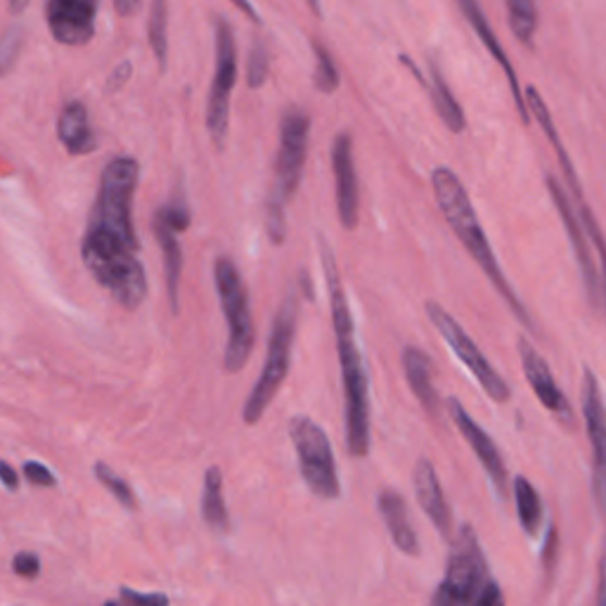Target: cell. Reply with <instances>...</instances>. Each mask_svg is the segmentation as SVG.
<instances>
[{
    "instance_id": "cell-20",
    "label": "cell",
    "mask_w": 606,
    "mask_h": 606,
    "mask_svg": "<svg viewBox=\"0 0 606 606\" xmlns=\"http://www.w3.org/2000/svg\"><path fill=\"white\" fill-rule=\"evenodd\" d=\"M376 507H380V515L384 519V527L392 535V541L398 552H403L406 557H420V537L410 521V511L403 495L396 493L394 488H384L376 497Z\"/></svg>"
},
{
    "instance_id": "cell-10",
    "label": "cell",
    "mask_w": 606,
    "mask_h": 606,
    "mask_svg": "<svg viewBox=\"0 0 606 606\" xmlns=\"http://www.w3.org/2000/svg\"><path fill=\"white\" fill-rule=\"evenodd\" d=\"M527 104H529V114H533V119L537 121V126H541L545 131V136L549 140V145L555 147V152H557V159H559V166L564 171V178H567V190L573 199V205L578 207V215H581V221H583V227H585V233L590 237V245L592 249L597 251V259H599V265H602V273H599V285H602V306L606 308V237L602 233V227H599V221L595 219V213H592L590 205H588V199L583 195V187H581V181H578V173L573 169V161L567 152V147H564L561 143V136H559V131L555 126V119H552L549 110H547V104L543 100L541 92H537L533 86L527 88Z\"/></svg>"
},
{
    "instance_id": "cell-42",
    "label": "cell",
    "mask_w": 606,
    "mask_h": 606,
    "mask_svg": "<svg viewBox=\"0 0 606 606\" xmlns=\"http://www.w3.org/2000/svg\"><path fill=\"white\" fill-rule=\"evenodd\" d=\"M231 3L239 10V12H245L247 20L253 22V24H261V15H259V10L253 8L251 0H231Z\"/></svg>"
},
{
    "instance_id": "cell-13",
    "label": "cell",
    "mask_w": 606,
    "mask_h": 606,
    "mask_svg": "<svg viewBox=\"0 0 606 606\" xmlns=\"http://www.w3.org/2000/svg\"><path fill=\"white\" fill-rule=\"evenodd\" d=\"M547 193L555 201L559 219L564 223V231L569 235L571 242V249L576 253V263L581 268V277H583V287L588 294V301L590 306H599L602 304V285H599V273H597V265L595 259H592V245H590V237L583 227L581 215L573 209V199L569 195L567 187H564L557 178L547 176Z\"/></svg>"
},
{
    "instance_id": "cell-22",
    "label": "cell",
    "mask_w": 606,
    "mask_h": 606,
    "mask_svg": "<svg viewBox=\"0 0 606 606\" xmlns=\"http://www.w3.org/2000/svg\"><path fill=\"white\" fill-rule=\"evenodd\" d=\"M403 372H406V380L410 384L412 396L420 400V406L429 415L441 412V398L434 386V366H431V358L417 346H406L403 348Z\"/></svg>"
},
{
    "instance_id": "cell-35",
    "label": "cell",
    "mask_w": 606,
    "mask_h": 606,
    "mask_svg": "<svg viewBox=\"0 0 606 606\" xmlns=\"http://www.w3.org/2000/svg\"><path fill=\"white\" fill-rule=\"evenodd\" d=\"M24 474H26V479H29V483H34V486H38V488H52L58 483L55 474H52L46 465L34 462V460L24 465Z\"/></svg>"
},
{
    "instance_id": "cell-28",
    "label": "cell",
    "mask_w": 606,
    "mask_h": 606,
    "mask_svg": "<svg viewBox=\"0 0 606 606\" xmlns=\"http://www.w3.org/2000/svg\"><path fill=\"white\" fill-rule=\"evenodd\" d=\"M509 26L521 46L531 48L537 32V5L535 0H505Z\"/></svg>"
},
{
    "instance_id": "cell-17",
    "label": "cell",
    "mask_w": 606,
    "mask_h": 606,
    "mask_svg": "<svg viewBox=\"0 0 606 606\" xmlns=\"http://www.w3.org/2000/svg\"><path fill=\"white\" fill-rule=\"evenodd\" d=\"M519 356H521L523 374H527V382L531 384L535 398L541 400V406L547 412L559 417L561 422H571L573 420L571 403L567 396H564L561 386L557 384L555 374H552L547 366V360L537 354L535 346L527 339H519Z\"/></svg>"
},
{
    "instance_id": "cell-33",
    "label": "cell",
    "mask_w": 606,
    "mask_h": 606,
    "mask_svg": "<svg viewBox=\"0 0 606 606\" xmlns=\"http://www.w3.org/2000/svg\"><path fill=\"white\" fill-rule=\"evenodd\" d=\"M154 219L166 223L176 233H183V231H187V225H190V209H187L183 197H173L154 213Z\"/></svg>"
},
{
    "instance_id": "cell-11",
    "label": "cell",
    "mask_w": 606,
    "mask_h": 606,
    "mask_svg": "<svg viewBox=\"0 0 606 606\" xmlns=\"http://www.w3.org/2000/svg\"><path fill=\"white\" fill-rule=\"evenodd\" d=\"M215 29V66L213 81L207 102V128L211 143L223 150L227 138V124H231V98L237 84V46L233 26L219 17L213 24Z\"/></svg>"
},
{
    "instance_id": "cell-6",
    "label": "cell",
    "mask_w": 606,
    "mask_h": 606,
    "mask_svg": "<svg viewBox=\"0 0 606 606\" xmlns=\"http://www.w3.org/2000/svg\"><path fill=\"white\" fill-rule=\"evenodd\" d=\"M296 313H299V299L296 292H289L287 299L282 301L280 311L273 320L271 339H268V351L261 376L256 380L251 394L245 403V422L256 424L263 417V412L271 406V400L277 396L282 382L289 372L292 362V344L296 332Z\"/></svg>"
},
{
    "instance_id": "cell-3",
    "label": "cell",
    "mask_w": 606,
    "mask_h": 606,
    "mask_svg": "<svg viewBox=\"0 0 606 606\" xmlns=\"http://www.w3.org/2000/svg\"><path fill=\"white\" fill-rule=\"evenodd\" d=\"M431 187H434L436 205L443 213V219H446V223L450 225V231L455 233V237L462 242L467 253L474 259V263L481 268L483 275L488 277L495 292L500 294V299L509 306L511 316H515L527 330H533L529 308L519 299L517 289L511 287V282L507 280L503 265L497 263V256L491 247L488 235H486V231H483L479 213H477L474 205H471L469 193H467L465 183L460 181V176H457V173L448 166H438L431 171Z\"/></svg>"
},
{
    "instance_id": "cell-41",
    "label": "cell",
    "mask_w": 606,
    "mask_h": 606,
    "mask_svg": "<svg viewBox=\"0 0 606 606\" xmlns=\"http://www.w3.org/2000/svg\"><path fill=\"white\" fill-rule=\"evenodd\" d=\"M140 8H143V0H114V10L119 17L138 15Z\"/></svg>"
},
{
    "instance_id": "cell-37",
    "label": "cell",
    "mask_w": 606,
    "mask_h": 606,
    "mask_svg": "<svg viewBox=\"0 0 606 606\" xmlns=\"http://www.w3.org/2000/svg\"><path fill=\"white\" fill-rule=\"evenodd\" d=\"M471 606H505V595H503V588L497 585L493 578L486 583V588H483L481 595L477 597V602L471 604Z\"/></svg>"
},
{
    "instance_id": "cell-38",
    "label": "cell",
    "mask_w": 606,
    "mask_h": 606,
    "mask_svg": "<svg viewBox=\"0 0 606 606\" xmlns=\"http://www.w3.org/2000/svg\"><path fill=\"white\" fill-rule=\"evenodd\" d=\"M131 72H133L131 62H121V64L116 66V70H114L112 78H110V81H107V90H110V92H114V90H119V88H124V84H126V81H128Z\"/></svg>"
},
{
    "instance_id": "cell-34",
    "label": "cell",
    "mask_w": 606,
    "mask_h": 606,
    "mask_svg": "<svg viewBox=\"0 0 606 606\" xmlns=\"http://www.w3.org/2000/svg\"><path fill=\"white\" fill-rule=\"evenodd\" d=\"M121 602L126 606H169V597L164 592H152V595H143V592H136L131 588H121L119 590Z\"/></svg>"
},
{
    "instance_id": "cell-1",
    "label": "cell",
    "mask_w": 606,
    "mask_h": 606,
    "mask_svg": "<svg viewBox=\"0 0 606 606\" xmlns=\"http://www.w3.org/2000/svg\"><path fill=\"white\" fill-rule=\"evenodd\" d=\"M138 178L140 164L133 157H114L102 169L96 207L81 242V259L90 275L128 311H136L147 296V275L133 231V195Z\"/></svg>"
},
{
    "instance_id": "cell-9",
    "label": "cell",
    "mask_w": 606,
    "mask_h": 606,
    "mask_svg": "<svg viewBox=\"0 0 606 606\" xmlns=\"http://www.w3.org/2000/svg\"><path fill=\"white\" fill-rule=\"evenodd\" d=\"M424 308H426V318H429L431 325L436 327V332L441 334V339L448 344L453 356L460 360L465 370L479 382V386L483 388V394H486L493 403H500V406L509 403L511 388H509L507 380L493 368V362L486 356H483L479 344L465 332L460 322H457L446 311V308H443L436 301H426Z\"/></svg>"
},
{
    "instance_id": "cell-15",
    "label": "cell",
    "mask_w": 606,
    "mask_h": 606,
    "mask_svg": "<svg viewBox=\"0 0 606 606\" xmlns=\"http://www.w3.org/2000/svg\"><path fill=\"white\" fill-rule=\"evenodd\" d=\"M100 0H46V24L62 46H86L96 34Z\"/></svg>"
},
{
    "instance_id": "cell-21",
    "label": "cell",
    "mask_w": 606,
    "mask_h": 606,
    "mask_svg": "<svg viewBox=\"0 0 606 606\" xmlns=\"http://www.w3.org/2000/svg\"><path fill=\"white\" fill-rule=\"evenodd\" d=\"M58 138L62 147L74 157L90 154L98 147V136L90 126L88 107L81 100H70L58 119Z\"/></svg>"
},
{
    "instance_id": "cell-27",
    "label": "cell",
    "mask_w": 606,
    "mask_h": 606,
    "mask_svg": "<svg viewBox=\"0 0 606 606\" xmlns=\"http://www.w3.org/2000/svg\"><path fill=\"white\" fill-rule=\"evenodd\" d=\"M147 36L161 72H166L169 60V0H152L150 17H147Z\"/></svg>"
},
{
    "instance_id": "cell-45",
    "label": "cell",
    "mask_w": 606,
    "mask_h": 606,
    "mask_svg": "<svg viewBox=\"0 0 606 606\" xmlns=\"http://www.w3.org/2000/svg\"><path fill=\"white\" fill-rule=\"evenodd\" d=\"M102 606H126L124 602H104Z\"/></svg>"
},
{
    "instance_id": "cell-14",
    "label": "cell",
    "mask_w": 606,
    "mask_h": 606,
    "mask_svg": "<svg viewBox=\"0 0 606 606\" xmlns=\"http://www.w3.org/2000/svg\"><path fill=\"white\" fill-rule=\"evenodd\" d=\"M446 408H448V415H450L453 424L457 426V431H460L462 438L469 443V448H471V453L477 455V460L481 462L483 471H486V474H488L495 493L500 495L503 500H507V493H509L511 481H509L507 465H505V460H503V453L497 450L495 441L491 438L488 431L483 429V426L474 420V417H471V415L467 412V408L462 406L460 400H457V398H448V400H446Z\"/></svg>"
},
{
    "instance_id": "cell-23",
    "label": "cell",
    "mask_w": 606,
    "mask_h": 606,
    "mask_svg": "<svg viewBox=\"0 0 606 606\" xmlns=\"http://www.w3.org/2000/svg\"><path fill=\"white\" fill-rule=\"evenodd\" d=\"M424 88L429 92L431 104H434L436 114L441 116L443 124H446V128L450 133H462L467 128L465 110H462V104L457 102V98L453 96L450 86L446 84V78H443L441 70L434 62H429V78H426Z\"/></svg>"
},
{
    "instance_id": "cell-36",
    "label": "cell",
    "mask_w": 606,
    "mask_h": 606,
    "mask_svg": "<svg viewBox=\"0 0 606 606\" xmlns=\"http://www.w3.org/2000/svg\"><path fill=\"white\" fill-rule=\"evenodd\" d=\"M12 571L20 578H36L40 573L38 555H34V552H20V555L12 559Z\"/></svg>"
},
{
    "instance_id": "cell-30",
    "label": "cell",
    "mask_w": 606,
    "mask_h": 606,
    "mask_svg": "<svg viewBox=\"0 0 606 606\" xmlns=\"http://www.w3.org/2000/svg\"><path fill=\"white\" fill-rule=\"evenodd\" d=\"M96 477H98V481L102 483V486L116 497L121 507H126V509H131V511H136V509H138L136 493H133V488L128 486V483H126L124 479H121L110 465L98 462V465H96Z\"/></svg>"
},
{
    "instance_id": "cell-31",
    "label": "cell",
    "mask_w": 606,
    "mask_h": 606,
    "mask_svg": "<svg viewBox=\"0 0 606 606\" xmlns=\"http://www.w3.org/2000/svg\"><path fill=\"white\" fill-rule=\"evenodd\" d=\"M271 76V50L263 44L261 38H256L249 48V60H247V84L249 88H263V84Z\"/></svg>"
},
{
    "instance_id": "cell-25",
    "label": "cell",
    "mask_w": 606,
    "mask_h": 606,
    "mask_svg": "<svg viewBox=\"0 0 606 606\" xmlns=\"http://www.w3.org/2000/svg\"><path fill=\"white\" fill-rule=\"evenodd\" d=\"M511 493H515V505H517V517L521 529L527 535H537L543 527L545 509H543V497L537 488L527 477H515L511 479Z\"/></svg>"
},
{
    "instance_id": "cell-19",
    "label": "cell",
    "mask_w": 606,
    "mask_h": 606,
    "mask_svg": "<svg viewBox=\"0 0 606 606\" xmlns=\"http://www.w3.org/2000/svg\"><path fill=\"white\" fill-rule=\"evenodd\" d=\"M412 483H415V495L417 503H420L426 519L446 541H450L455 533V521H453V509L448 505L446 491L441 486L438 471L431 465L426 457L417 460L415 471H412Z\"/></svg>"
},
{
    "instance_id": "cell-18",
    "label": "cell",
    "mask_w": 606,
    "mask_h": 606,
    "mask_svg": "<svg viewBox=\"0 0 606 606\" xmlns=\"http://www.w3.org/2000/svg\"><path fill=\"white\" fill-rule=\"evenodd\" d=\"M457 8L462 10V15L465 20L469 22L471 29H474L477 38L483 44V48H486L491 52V58L500 64V70L505 72L507 76V84H509V90H511V98H515V104H517V112L521 116L523 124H531V114H529V104H527V96H523V90H521V84H519V76H517V70H515V64H511V60L507 58V52L505 48L500 46V40H497V36L493 34L491 29V24L486 20V15H483V10L479 5V0H455Z\"/></svg>"
},
{
    "instance_id": "cell-39",
    "label": "cell",
    "mask_w": 606,
    "mask_h": 606,
    "mask_svg": "<svg viewBox=\"0 0 606 606\" xmlns=\"http://www.w3.org/2000/svg\"><path fill=\"white\" fill-rule=\"evenodd\" d=\"M595 606H606V537H604V549H602V559H599V581H597Z\"/></svg>"
},
{
    "instance_id": "cell-2",
    "label": "cell",
    "mask_w": 606,
    "mask_h": 606,
    "mask_svg": "<svg viewBox=\"0 0 606 606\" xmlns=\"http://www.w3.org/2000/svg\"><path fill=\"white\" fill-rule=\"evenodd\" d=\"M322 271L330 292L332 325L336 351H339L342 382H344V417H346V448L354 457H366L370 453V382L362 362L360 346L356 339V322L348 306L344 282L336 268L334 253L327 242H320Z\"/></svg>"
},
{
    "instance_id": "cell-29",
    "label": "cell",
    "mask_w": 606,
    "mask_h": 606,
    "mask_svg": "<svg viewBox=\"0 0 606 606\" xmlns=\"http://www.w3.org/2000/svg\"><path fill=\"white\" fill-rule=\"evenodd\" d=\"M313 52H316V72H313V84L320 92L325 96H332V92L339 90L342 86V76L339 70H336V62L332 58V52L320 44V40H313Z\"/></svg>"
},
{
    "instance_id": "cell-12",
    "label": "cell",
    "mask_w": 606,
    "mask_h": 606,
    "mask_svg": "<svg viewBox=\"0 0 606 606\" xmlns=\"http://www.w3.org/2000/svg\"><path fill=\"white\" fill-rule=\"evenodd\" d=\"M581 410L592 450V495L606 519V400L595 370L588 366L581 380Z\"/></svg>"
},
{
    "instance_id": "cell-16",
    "label": "cell",
    "mask_w": 606,
    "mask_h": 606,
    "mask_svg": "<svg viewBox=\"0 0 606 606\" xmlns=\"http://www.w3.org/2000/svg\"><path fill=\"white\" fill-rule=\"evenodd\" d=\"M332 173H334V195L336 211L346 231H354L360 215V187L354 157V138L348 133H339L332 143Z\"/></svg>"
},
{
    "instance_id": "cell-32",
    "label": "cell",
    "mask_w": 606,
    "mask_h": 606,
    "mask_svg": "<svg viewBox=\"0 0 606 606\" xmlns=\"http://www.w3.org/2000/svg\"><path fill=\"white\" fill-rule=\"evenodd\" d=\"M24 46V29L22 26H10L0 36V76H5L12 66L17 64V58Z\"/></svg>"
},
{
    "instance_id": "cell-40",
    "label": "cell",
    "mask_w": 606,
    "mask_h": 606,
    "mask_svg": "<svg viewBox=\"0 0 606 606\" xmlns=\"http://www.w3.org/2000/svg\"><path fill=\"white\" fill-rule=\"evenodd\" d=\"M0 481H3V486L8 491H17L20 488V477H17V471L12 469L5 460H0Z\"/></svg>"
},
{
    "instance_id": "cell-44",
    "label": "cell",
    "mask_w": 606,
    "mask_h": 606,
    "mask_svg": "<svg viewBox=\"0 0 606 606\" xmlns=\"http://www.w3.org/2000/svg\"><path fill=\"white\" fill-rule=\"evenodd\" d=\"M308 8H311L316 15H322V5H320V0H306Z\"/></svg>"
},
{
    "instance_id": "cell-5",
    "label": "cell",
    "mask_w": 606,
    "mask_h": 606,
    "mask_svg": "<svg viewBox=\"0 0 606 606\" xmlns=\"http://www.w3.org/2000/svg\"><path fill=\"white\" fill-rule=\"evenodd\" d=\"M488 581L491 571L479 535L465 523L450 537L446 576L431 597V606H471Z\"/></svg>"
},
{
    "instance_id": "cell-7",
    "label": "cell",
    "mask_w": 606,
    "mask_h": 606,
    "mask_svg": "<svg viewBox=\"0 0 606 606\" xmlns=\"http://www.w3.org/2000/svg\"><path fill=\"white\" fill-rule=\"evenodd\" d=\"M213 277L227 322V346L223 362L227 372H239L247 366L253 348V320L249 308V294L245 282H242L237 265L227 259V256L215 259Z\"/></svg>"
},
{
    "instance_id": "cell-4",
    "label": "cell",
    "mask_w": 606,
    "mask_h": 606,
    "mask_svg": "<svg viewBox=\"0 0 606 606\" xmlns=\"http://www.w3.org/2000/svg\"><path fill=\"white\" fill-rule=\"evenodd\" d=\"M308 140H311V116L299 110V107H292L280 121L275 183L265 211L268 235H271L275 245H282L287 235L285 209L301 185L308 157Z\"/></svg>"
},
{
    "instance_id": "cell-43",
    "label": "cell",
    "mask_w": 606,
    "mask_h": 606,
    "mask_svg": "<svg viewBox=\"0 0 606 606\" xmlns=\"http://www.w3.org/2000/svg\"><path fill=\"white\" fill-rule=\"evenodd\" d=\"M29 3H32V0H10V10L12 12H22Z\"/></svg>"
},
{
    "instance_id": "cell-24",
    "label": "cell",
    "mask_w": 606,
    "mask_h": 606,
    "mask_svg": "<svg viewBox=\"0 0 606 606\" xmlns=\"http://www.w3.org/2000/svg\"><path fill=\"white\" fill-rule=\"evenodd\" d=\"M157 242L164 253V271H166V289L171 308L178 313V292H181V275H183V249L178 242V233L161 221H152Z\"/></svg>"
},
{
    "instance_id": "cell-26",
    "label": "cell",
    "mask_w": 606,
    "mask_h": 606,
    "mask_svg": "<svg viewBox=\"0 0 606 606\" xmlns=\"http://www.w3.org/2000/svg\"><path fill=\"white\" fill-rule=\"evenodd\" d=\"M201 515L215 533H225L231 529L227 505L223 495V471L219 467H209L205 474V493H201Z\"/></svg>"
},
{
    "instance_id": "cell-8",
    "label": "cell",
    "mask_w": 606,
    "mask_h": 606,
    "mask_svg": "<svg viewBox=\"0 0 606 606\" xmlns=\"http://www.w3.org/2000/svg\"><path fill=\"white\" fill-rule=\"evenodd\" d=\"M289 438L294 443L299 469L313 495L322 500H336L342 495L339 471H336L334 450L325 431L311 417H294L289 422Z\"/></svg>"
}]
</instances>
